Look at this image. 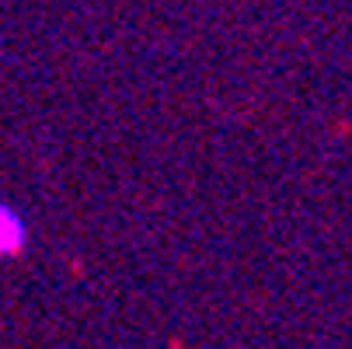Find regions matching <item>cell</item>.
<instances>
[{"instance_id": "1", "label": "cell", "mask_w": 352, "mask_h": 349, "mask_svg": "<svg viewBox=\"0 0 352 349\" xmlns=\"http://www.w3.org/2000/svg\"><path fill=\"white\" fill-rule=\"evenodd\" d=\"M28 241V227H25V217L0 199V259H11L18 255Z\"/></svg>"}]
</instances>
